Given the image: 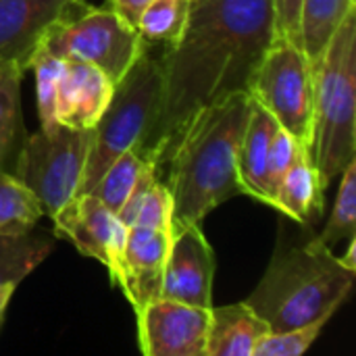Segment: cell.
<instances>
[{"mask_svg":"<svg viewBox=\"0 0 356 356\" xmlns=\"http://www.w3.org/2000/svg\"><path fill=\"white\" fill-rule=\"evenodd\" d=\"M275 35L271 0H190L184 33L161 56V100L140 154L161 171L200 111L250 92Z\"/></svg>","mask_w":356,"mask_h":356,"instance_id":"obj_1","label":"cell"},{"mask_svg":"<svg viewBox=\"0 0 356 356\" xmlns=\"http://www.w3.org/2000/svg\"><path fill=\"white\" fill-rule=\"evenodd\" d=\"M250 106V94H234L200 111L179 136L165 163V184L173 198L171 234L200 223L219 204L244 194L238 150Z\"/></svg>","mask_w":356,"mask_h":356,"instance_id":"obj_2","label":"cell"},{"mask_svg":"<svg viewBox=\"0 0 356 356\" xmlns=\"http://www.w3.org/2000/svg\"><path fill=\"white\" fill-rule=\"evenodd\" d=\"M355 286L332 248L311 238L280 244L254 292L244 300L271 332H286L317 319H332Z\"/></svg>","mask_w":356,"mask_h":356,"instance_id":"obj_3","label":"cell"},{"mask_svg":"<svg viewBox=\"0 0 356 356\" xmlns=\"http://www.w3.org/2000/svg\"><path fill=\"white\" fill-rule=\"evenodd\" d=\"M356 8L332 35L313 67L315 117L309 148L325 192L356 156Z\"/></svg>","mask_w":356,"mask_h":356,"instance_id":"obj_4","label":"cell"},{"mask_svg":"<svg viewBox=\"0 0 356 356\" xmlns=\"http://www.w3.org/2000/svg\"><path fill=\"white\" fill-rule=\"evenodd\" d=\"M150 44L144 48L129 71L115 83L108 106L92 129V146L86 161L79 194L92 192L106 167L127 148L140 146L148 134L163 90V60Z\"/></svg>","mask_w":356,"mask_h":356,"instance_id":"obj_5","label":"cell"},{"mask_svg":"<svg viewBox=\"0 0 356 356\" xmlns=\"http://www.w3.org/2000/svg\"><path fill=\"white\" fill-rule=\"evenodd\" d=\"M92 129L58 125L54 131L31 134L19 150L15 177L40 200L50 219L79 194Z\"/></svg>","mask_w":356,"mask_h":356,"instance_id":"obj_6","label":"cell"},{"mask_svg":"<svg viewBox=\"0 0 356 356\" xmlns=\"http://www.w3.org/2000/svg\"><path fill=\"white\" fill-rule=\"evenodd\" d=\"M248 94L273 115L280 127L292 134L305 148H311L315 83L313 65L300 44L277 33Z\"/></svg>","mask_w":356,"mask_h":356,"instance_id":"obj_7","label":"cell"},{"mask_svg":"<svg viewBox=\"0 0 356 356\" xmlns=\"http://www.w3.org/2000/svg\"><path fill=\"white\" fill-rule=\"evenodd\" d=\"M40 46L65 60L96 65L117 83L140 56L144 40L140 31L111 6H90L81 15L50 29Z\"/></svg>","mask_w":356,"mask_h":356,"instance_id":"obj_8","label":"cell"},{"mask_svg":"<svg viewBox=\"0 0 356 356\" xmlns=\"http://www.w3.org/2000/svg\"><path fill=\"white\" fill-rule=\"evenodd\" d=\"M54 234L67 238L83 257L106 267L111 282L121 286L127 225L94 194H77L54 217Z\"/></svg>","mask_w":356,"mask_h":356,"instance_id":"obj_9","label":"cell"},{"mask_svg":"<svg viewBox=\"0 0 356 356\" xmlns=\"http://www.w3.org/2000/svg\"><path fill=\"white\" fill-rule=\"evenodd\" d=\"M136 319L138 346L144 356H204L211 309L159 296Z\"/></svg>","mask_w":356,"mask_h":356,"instance_id":"obj_10","label":"cell"},{"mask_svg":"<svg viewBox=\"0 0 356 356\" xmlns=\"http://www.w3.org/2000/svg\"><path fill=\"white\" fill-rule=\"evenodd\" d=\"M90 6L88 0H0V60L27 71L48 31Z\"/></svg>","mask_w":356,"mask_h":356,"instance_id":"obj_11","label":"cell"},{"mask_svg":"<svg viewBox=\"0 0 356 356\" xmlns=\"http://www.w3.org/2000/svg\"><path fill=\"white\" fill-rule=\"evenodd\" d=\"M215 280V252L200 223L171 234L161 296L211 309Z\"/></svg>","mask_w":356,"mask_h":356,"instance_id":"obj_12","label":"cell"},{"mask_svg":"<svg viewBox=\"0 0 356 356\" xmlns=\"http://www.w3.org/2000/svg\"><path fill=\"white\" fill-rule=\"evenodd\" d=\"M171 236L159 229L131 225L127 227L123 250V280L121 290L136 315L154 298L161 296L165 263Z\"/></svg>","mask_w":356,"mask_h":356,"instance_id":"obj_13","label":"cell"},{"mask_svg":"<svg viewBox=\"0 0 356 356\" xmlns=\"http://www.w3.org/2000/svg\"><path fill=\"white\" fill-rule=\"evenodd\" d=\"M115 83L96 65L67 60L56 90V121L73 129H94L113 96Z\"/></svg>","mask_w":356,"mask_h":356,"instance_id":"obj_14","label":"cell"},{"mask_svg":"<svg viewBox=\"0 0 356 356\" xmlns=\"http://www.w3.org/2000/svg\"><path fill=\"white\" fill-rule=\"evenodd\" d=\"M277 127L280 123L273 119V115L265 111L257 100H252L238 150V175L244 194L267 207H271V196L267 190V159Z\"/></svg>","mask_w":356,"mask_h":356,"instance_id":"obj_15","label":"cell"},{"mask_svg":"<svg viewBox=\"0 0 356 356\" xmlns=\"http://www.w3.org/2000/svg\"><path fill=\"white\" fill-rule=\"evenodd\" d=\"M269 325L246 305L211 307V327L204 356H252Z\"/></svg>","mask_w":356,"mask_h":356,"instance_id":"obj_16","label":"cell"},{"mask_svg":"<svg viewBox=\"0 0 356 356\" xmlns=\"http://www.w3.org/2000/svg\"><path fill=\"white\" fill-rule=\"evenodd\" d=\"M273 209L282 211L294 223L311 225L317 215L323 211V190L319 186V177L315 165L311 161L309 148H300L286 177L282 179L275 192Z\"/></svg>","mask_w":356,"mask_h":356,"instance_id":"obj_17","label":"cell"},{"mask_svg":"<svg viewBox=\"0 0 356 356\" xmlns=\"http://www.w3.org/2000/svg\"><path fill=\"white\" fill-rule=\"evenodd\" d=\"M54 234L33 227L21 236H0V290L19 286L52 250Z\"/></svg>","mask_w":356,"mask_h":356,"instance_id":"obj_18","label":"cell"},{"mask_svg":"<svg viewBox=\"0 0 356 356\" xmlns=\"http://www.w3.org/2000/svg\"><path fill=\"white\" fill-rule=\"evenodd\" d=\"M353 8H356L355 0H302L300 46L313 67L317 65L332 35Z\"/></svg>","mask_w":356,"mask_h":356,"instance_id":"obj_19","label":"cell"},{"mask_svg":"<svg viewBox=\"0 0 356 356\" xmlns=\"http://www.w3.org/2000/svg\"><path fill=\"white\" fill-rule=\"evenodd\" d=\"M44 209L35 194L0 169V236H21L38 227Z\"/></svg>","mask_w":356,"mask_h":356,"instance_id":"obj_20","label":"cell"},{"mask_svg":"<svg viewBox=\"0 0 356 356\" xmlns=\"http://www.w3.org/2000/svg\"><path fill=\"white\" fill-rule=\"evenodd\" d=\"M190 0H152L140 15L136 29L148 44L173 46L184 33Z\"/></svg>","mask_w":356,"mask_h":356,"instance_id":"obj_21","label":"cell"},{"mask_svg":"<svg viewBox=\"0 0 356 356\" xmlns=\"http://www.w3.org/2000/svg\"><path fill=\"white\" fill-rule=\"evenodd\" d=\"M23 73L17 60H0V169H4L21 131Z\"/></svg>","mask_w":356,"mask_h":356,"instance_id":"obj_22","label":"cell"},{"mask_svg":"<svg viewBox=\"0 0 356 356\" xmlns=\"http://www.w3.org/2000/svg\"><path fill=\"white\" fill-rule=\"evenodd\" d=\"M144 163H146V159L140 154V150L136 146L127 148L106 167L102 177L96 181V186L88 194H94L111 213L117 215V211L127 200Z\"/></svg>","mask_w":356,"mask_h":356,"instance_id":"obj_23","label":"cell"},{"mask_svg":"<svg viewBox=\"0 0 356 356\" xmlns=\"http://www.w3.org/2000/svg\"><path fill=\"white\" fill-rule=\"evenodd\" d=\"M65 63H67L65 58L48 52L44 46H40L29 60V69H33L35 75V102H38V117H40L42 131H54L58 127L56 90L65 71Z\"/></svg>","mask_w":356,"mask_h":356,"instance_id":"obj_24","label":"cell"},{"mask_svg":"<svg viewBox=\"0 0 356 356\" xmlns=\"http://www.w3.org/2000/svg\"><path fill=\"white\" fill-rule=\"evenodd\" d=\"M356 232V159H353L342 175H340V190L336 194L334 211L323 227V232L317 236V242L325 248H334L342 240L355 238Z\"/></svg>","mask_w":356,"mask_h":356,"instance_id":"obj_25","label":"cell"},{"mask_svg":"<svg viewBox=\"0 0 356 356\" xmlns=\"http://www.w3.org/2000/svg\"><path fill=\"white\" fill-rule=\"evenodd\" d=\"M327 319H317L307 325H298L286 332H269L261 338L252 356H298L305 355L315 340L319 338L321 330L325 327Z\"/></svg>","mask_w":356,"mask_h":356,"instance_id":"obj_26","label":"cell"},{"mask_svg":"<svg viewBox=\"0 0 356 356\" xmlns=\"http://www.w3.org/2000/svg\"><path fill=\"white\" fill-rule=\"evenodd\" d=\"M300 148H302V144L292 134H288L284 127H277V131L271 140L269 159H267V190L271 196V207L275 204V192H277L282 179L286 177L288 169L292 167Z\"/></svg>","mask_w":356,"mask_h":356,"instance_id":"obj_27","label":"cell"},{"mask_svg":"<svg viewBox=\"0 0 356 356\" xmlns=\"http://www.w3.org/2000/svg\"><path fill=\"white\" fill-rule=\"evenodd\" d=\"M171 219H173V198H171L167 184L163 179H159L146 194L134 225L159 229V232H165L171 236V229H173Z\"/></svg>","mask_w":356,"mask_h":356,"instance_id":"obj_28","label":"cell"},{"mask_svg":"<svg viewBox=\"0 0 356 356\" xmlns=\"http://www.w3.org/2000/svg\"><path fill=\"white\" fill-rule=\"evenodd\" d=\"M159 179H161V177H159L156 167H154L150 161H146L144 167H142V171H140V175H138V179H136V184H134V188H131V192H129V196H127V200H125L123 207L117 211V219H119L123 225L131 227V225L136 223V217H138V213H140V209H142V202H144L146 194L150 192V188H152Z\"/></svg>","mask_w":356,"mask_h":356,"instance_id":"obj_29","label":"cell"},{"mask_svg":"<svg viewBox=\"0 0 356 356\" xmlns=\"http://www.w3.org/2000/svg\"><path fill=\"white\" fill-rule=\"evenodd\" d=\"M277 33L300 44V4L302 0H271Z\"/></svg>","mask_w":356,"mask_h":356,"instance_id":"obj_30","label":"cell"},{"mask_svg":"<svg viewBox=\"0 0 356 356\" xmlns=\"http://www.w3.org/2000/svg\"><path fill=\"white\" fill-rule=\"evenodd\" d=\"M152 0H111V8L117 10L127 23H131L136 27L142 10L150 4Z\"/></svg>","mask_w":356,"mask_h":356,"instance_id":"obj_31","label":"cell"},{"mask_svg":"<svg viewBox=\"0 0 356 356\" xmlns=\"http://www.w3.org/2000/svg\"><path fill=\"white\" fill-rule=\"evenodd\" d=\"M355 250H356V236L355 238H350L348 240V250H346V254H344V259H340V263L348 269V271H353L356 273V263H355Z\"/></svg>","mask_w":356,"mask_h":356,"instance_id":"obj_32","label":"cell"},{"mask_svg":"<svg viewBox=\"0 0 356 356\" xmlns=\"http://www.w3.org/2000/svg\"><path fill=\"white\" fill-rule=\"evenodd\" d=\"M17 286H6L0 290V327H2V321H4V313H6V307L13 298V292H15Z\"/></svg>","mask_w":356,"mask_h":356,"instance_id":"obj_33","label":"cell"}]
</instances>
